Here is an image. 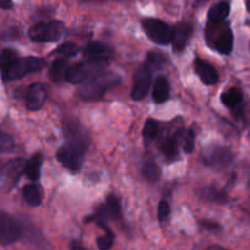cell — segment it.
I'll return each mask as SVG.
<instances>
[{"mask_svg":"<svg viewBox=\"0 0 250 250\" xmlns=\"http://www.w3.org/2000/svg\"><path fill=\"white\" fill-rule=\"evenodd\" d=\"M208 250H228V249L221 247V245H211V247L208 248Z\"/></svg>","mask_w":250,"mask_h":250,"instance_id":"obj_37","label":"cell"},{"mask_svg":"<svg viewBox=\"0 0 250 250\" xmlns=\"http://www.w3.org/2000/svg\"><path fill=\"white\" fill-rule=\"evenodd\" d=\"M120 83V76L112 71H102L95 78L85 81L79 87L78 93L85 101H100L107 91Z\"/></svg>","mask_w":250,"mask_h":250,"instance_id":"obj_1","label":"cell"},{"mask_svg":"<svg viewBox=\"0 0 250 250\" xmlns=\"http://www.w3.org/2000/svg\"><path fill=\"white\" fill-rule=\"evenodd\" d=\"M152 81V68L145 62L138 69L134 78L133 90H131V98L135 101H141L147 96Z\"/></svg>","mask_w":250,"mask_h":250,"instance_id":"obj_12","label":"cell"},{"mask_svg":"<svg viewBox=\"0 0 250 250\" xmlns=\"http://www.w3.org/2000/svg\"><path fill=\"white\" fill-rule=\"evenodd\" d=\"M18 58L19 57L15 50L10 49V48H6V49H3L0 52V74H1V78L10 70Z\"/></svg>","mask_w":250,"mask_h":250,"instance_id":"obj_24","label":"cell"},{"mask_svg":"<svg viewBox=\"0 0 250 250\" xmlns=\"http://www.w3.org/2000/svg\"><path fill=\"white\" fill-rule=\"evenodd\" d=\"M43 165V155L41 152L35 153L28 161H26L25 174L30 180H38L41 177V169Z\"/></svg>","mask_w":250,"mask_h":250,"instance_id":"obj_18","label":"cell"},{"mask_svg":"<svg viewBox=\"0 0 250 250\" xmlns=\"http://www.w3.org/2000/svg\"><path fill=\"white\" fill-rule=\"evenodd\" d=\"M45 66H47V60L43 59V58H18L10 68V70L3 76V80H19V79L25 78L28 74L37 73V71L42 70Z\"/></svg>","mask_w":250,"mask_h":250,"instance_id":"obj_5","label":"cell"},{"mask_svg":"<svg viewBox=\"0 0 250 250\" xmlns=\"http://www.w3.org/2000/svg\"><path fill=\"white\" fill-rule=\"evenodd\" d=\"M14 148V140L9 134L0 130V153L10 152Z\"/></svg>","mask_w":250,"mask_h":250,"instance_id":"obj_31","label":"cell"},{"mask_svg":"<svg viewBox=\"0 0 250 250\" xmlns=\"http://www.w3.org/2000/svg\"><path fill=\"white\" fill-rule=\"evenodd\" d=\"M71 250H87V249H86L85 247H83L79 242L74 240V242L71 243Z\"/></svg>","mask_w":250,"mask_h":250,"instance_id":"obj_36","label":"cell"},{"mask_svg":"<svg viewBox=\"0 0 250 250\" xmlns=\"http://www.w3.org/2000/svg\"><path fill=\"white\" fill-rule=\"evenodd\" d=\"M191 35H193V27L190 23L187 22H179L172 28V42L173 50L177 53L184 50L185 45H187L188 41L190 40Z\"/></svg>","mask_w":250,"mask_h":250,"instance_id":"obj_15","label":"cell"},{"mask_svg":"<svg viewBox=\"0 0 250 250\" xmlns=\"http://www.w3.org/2000/svg\"><path fill=\"white\" fill-rule=\"evenodd\" d=\"M249 187H250V174H249Z\"/></svg>","mask_w":250,"mask_h":250,"instance_id":"obj_40","label":"cell"},{"mask_svg":"<svg viewBox=\"0 0 250 250\" xmlns=\"http://www.w3.org/2000/svg\"><path fill=\"white\" fill-rule=\"evenodd\" d=\"M79 47L74 42H65L60 44L57 49L53 52V54L62 55V57H75L79 53Z\"/></svg>","mask_w":250,"mask_h":250,"instance_id":"obj_28","label":"cell"},{"mask_svg":"<svg viewBox=\"0 0 250 250\" xmlns=\"http://www.w3.org/2000/svg\"><path fill=\"white\" fill-rule=\"evenodd\" d=\"M158 133H160V125L158 122H156L155 119H147L144 125L143 130V138H144V145L150 146L152 141H155V139L157 138Z\"/></svg>","mask_w":250,"mask_h":250,"instance_id":"obj_23","label":"cell"},{"mask_svg":"<svg viewBox=\"0 0 250 250\" xmlns=\"http://www.w3.org/2000/svg\"><path fill=\"white\" fill-rule=\"evenodd\" d=\"M114 244V233L105 232L104 235L97 238V245L100 250H110V248Z\"/></svg>","mask_w":250,"mask_h":250,"instance_id":"obj_30","label":"cell"},{"mask_svg":"<svg viewBox=\"0 0 250 250\" xmlns=\"http://www.w3.org/2000/svg\"><path fill=\"white\" fill-rule=\"evenodd\" d=\"M143 174L150 183H157L161 177V170L157 163L152 160H148L144 163Z\"/></svg>","mask_w":250,"mask_h":250,"instance_id":"obj_27","label":"cell"},{"mask_svg":"<svg viewBox=\"0 0 250 250\" xmlns=\"http://www.w3.org/2000/svg\"><path fill=\"white\" fill-rule=\"evenodd\" d=\"M230 13V4L228 1H220L208 10V22H223Z\"/></svg>","mask_w":250,"mask_h":250,"instance_id":"obj_20","label":"cell"},{"mask_svg":"<svg viewBox=\"0 0 250 250\" xmlns=\"http://www.w3.org/2000/svg\"><path fill=\"white\" fill-rule=\"evenodd\" d=\"M108 62H97V60L87 59L86 62H81L76 65L70 66L66 75V81L75 85H81L85 81L95 78L96 75L105 70Z\"/></svg>","mask_w":250,"mask_h":250,"instance_id":"obj_3","label":"cell"},{"mask_svg":"<svg viewBox=\"0 0 250 250\" xmlns=\"http://www.w3.org/2000/svg\"><path fill=\"white\" fill-rule=\"evenodd\" d=\"M221 102L229 109H235L243 102V93L238 87H232L221 95Z\"/></svg>","mask_w":250,"mask_h":250,"instance_id":"obj_21","label":"cell"},{"mask_svg":"<svg viewBox=\"0 0 250 250\" xmlns=\"http://www.w3.org/2000/svg\"><path fill=\"white\" fill-rule=\"evenodd\" d=\"M22 196L23 199H25L26 203L30 206H40L41 201H42L40 189H38L37 185L35 184L25 185L22 189Z\"/></svg>","mask_w":250,"mask_h":250,"instance_id":"obj_25","label":"cell"},{"mask_svg":"<svg viewBox=\"0 0 250 250\" xmlns=\"http://www.w3.org/2000/svg\"><path fill=\"white\" fill-rule=\"evenodd\" d=\"M205 33L208 44L212 49L225 55L232 53L234 37L229 26L225 22H208Z\"/></svg>","mask_w":250,"mask_h":250,"instance_id":"obj_2","label":"cell"},{"mask_svg":"<svg viewBox=\"0 0 250 250\" xmlns=\"http://www.w3.org/2000/svg\"><path fill=\"white\" fill-rule=\"evenodd\" d=\"M201 196L203 199H205L206 201H210V203H216V204H225L227 201V195H226L223 191L218 190L213 187H208L203 189L201 191Z\"/></svg>","mask_w":250,"mask_h":250,"instance_id":"obj_26","label":"cell"},{"mask_svg":"<svg viewBox=\"0 0 250 250\" xmlns=\"http://www.w3.org/2000/svg\"><path fill=\"white\" fill-rule=\"evenodd\" d=\"M204 163L213 169L222 170L229 167L234 160V155L228 148L222 146H210L203 152Z\"/></svg>","mask_w":250,"mask_h":250,"instance_id":"obj_8","label":"cell"},{"mask_svg":"<svg viewBox=\"0 0 250 250\" xmlns=\"http://www.w3.org/2000/svg\"><path fill=\"white\" fill-rule=\"evenodd\" d=\"M247 9H248V11L250 13V0H247Z\"/></svg>","mask_w":250,"mask_h":250,"instance_id":"obj_39","label":"cell"},{"mask_svg":"<svg viewBox=\"0 0 250 250\" xmlns=\"http://www.w3.org/2000/svg\"><path fill=\"white\" fill-rule=\"evenodd\" d=\"M83 54L90 60L109 62L113 57V50L105 43L100 42V41H91L83 48Z\"/></svg>","mask_w":250,"mask_h":250,"instance_id":"obj_14","label":"cell"},{"mask_svg":"<svg viewBox=\"0 0 250 250\" xmlns=\"http://www.w3.org/2000/svg\"><path fill=\"white\" fill-rule=\"evenodd\" d=\"M201 227L205 228V229H208V230H215V229H221V226L218 225V223L216 222H211V221H203V222L200 223Z\"/></svg>","mask_w":250,"mask_h":250,"instance_id":"obj_34","label":"cell"},{"mask_svg":"<svg viewBox=\"0 0 250 250\" xmlns=\"http://www.w3.org/2000/svg\"><path fill=\"white\" fill-rule=\"evenodd\" d=\"M22 237V229L15 218L0 212V245H10Z\"/></svg>","mask_w":250,"mask_h":250,"instance_id":"obj_11","label":"cell"},{"mask_svg":"<svg viewBox=\"0 0 250 250\" xmlns=\"http://www.w3.org/2000/svg\"><path fill=\"white\" fill-rule=\"evenodd\" d=\"M170 93V86L169 81L166 76L161 75L156 79L155 86H153L152 91V98L156 103H163L169 98Z\"/></svg>","mask_w":250,"mask_h":250,"instance_id":"obj_17","label":"cell"},{"mask_svg":"<svg viewBox=\"0 0 250 250\" xmlns=\"http://www.w3.org/2000/svg\"><path fill=\"white\" fill-rule=\"evenodd\" d=\"M13 8V0H0V9L9 10Z\"/></svg>","mask_w":250,"mask_h":250,"instance_id":"obj_35","label":"cell"},{"mask_svg":"<svg viewBox=\"0 0 250 250\" xmlns=\"http://www.w3.org/2000/svg\"><path fill=\"white\" fill-rule=\"evenodd\" d=\"M206 1H208V0H198V1H196V5H201V4H205Z\"/></svg>","mask_w":250,"mask_h":250,"instance_id":"obj_38","label":"cell"},{"mask_svg":"<svg viewBox=\"0 0 250 250\" xmlns=\"http://www.w3.org/2000/svg\"><path fill=\"white\" fill-rule=\"evenodd\" d=\"M66 27L62 21L38 22L30 28L28 36L35 42H55L64 37Z\"/></svg>","mask_w":250,"mask_h":250,"instance_id":"obj_4","label":"cell"},{"mask_svg":"<svg viewBox=\"0 0 250 250\" xmlns=\"http://www.w3.org/2000/svg\"><path fill=\"white\" fill-rule=\"evenodd\" d=\"M170 213V208L169 204L166 200H161L160 204H158V221L160 222H163L168 218Z\"/></svg>","mask_w":250,"mask_h":250,"instance_id":"obj_33","label":"cell"},{"mask_svg":"<svg viewBox=\"0 0 250 250\" xmlns=\"http://www.w3.org/2000/svg\"><path fill=\"white\" fill-rule=\"evenodd\" d=\"M120 212H122V206L119 199L114 195H109L104 204H102L92 215L85 218V222H95L97 225L107 223L108 220L119 218Z\"/></svg>","mask_w":250,"mask_h":250,"instance_id":"obj_9","label":"cell"},{"mask_svg":"<svg viewBox=\"0 0 250 250\" xmlns=\"http://www.w3.org/2000/svg\"><path fill=\"white\" fill-rule=\"evenodd\" d=\"M26 161L23 158L10 160L0 172V184L6 190H11L20 180L22 173H25Z\"/></svg>","mask_w":250,"mask_h":250,"instance_id":"obj_10","label":"cell"},{"mask_svg":"<svg viewBox=\"0 0 250 250\" xmlns=\"http://www.w3.org/2000/svg\"><path fill=\"white\" fill-rule=\"evenodd\" d=\"M69 64L65 59L59 58V59H55L52 62L49 69V75L50 79L55 83H62V81L66 80V75H68L69 71Z\"/></svg>","mask_w":250,"mask_h":250,"instance_id":"obj_19","label":"cell"},{"mask_svg":"<svg viewBox=\"0 0 250 250\" xmlns=\"http://www.w3.org/2000/svg\"><path fill=\"white\" fill-rule=\"evenodd\" d=\"M182 134V130L177 131L174 135L168 136L165 141L161 145V151H162L163 155L166 156L169 160H174L178 155V140H179V136Z\"/></svg>","mask_w":250,"mask_h":250,"instance_id":"obj_22","label":"cell"},{"mask_svg":"<svg viewBox=\"0 0 250 250\" xmlns=\"http://www.w3.org/2000/svg\"><path fill=\"white\" fill-rule=\"evenodd\" d=\"M87 147L75 145L73 143L66 141L62 146H60L57 151V160L62 163V166L68 169L76 172L83 166V160H85V153Z\"/></svg>","mask_w":250,"mask_h":250,"instance_id":"obj_6","label":"cell"},{"mask_svg":"<svg viewBox=\"0 0 250 250\" xmlns=\"http://www.w3.org/2000/svg\"><path fill=\"white\" fill-rule=\"evenodd\" d=\"M143 28L147 37L153 43L160 45H167L172 40V28L162 20L158 19H144Z\"/></svg>","mask_w":250,"mask_h":250,"instance_id":"obj_7","label":"cell"},{"mask_svg":"<svg viewBox=\"0 0 250 250\" xmlns=\"http://www.w3.org/2000/svg\"><path fill=\"white\" fill-rule=\"evenodd\" d=\"M48 97V90L44 83H36L28 87L26 93V107L28 110H38L44 105Z\"/></svg>","mask_w":250,"mask_h":250,"instance_id":"obj_13","label":"cell"},{"mask_svg":"<svg viewBox=\"0 0 250 250\" xmlns=\"http://www.w3.org/2000/svg\"><path fill=\"white\" fill-rule=\"evenodd\" d=\"M195 148V131L193 129H189V130L185 133L184 140H183V150L185 153H191Z\"/></svg>","mask_w":250,"mask_h":250,"instance_id":"obj_29","label":"cell"},{"mask_svg":"<svg viewBox=\"0 0 250 250\" xmlns=\"http://www.w3.org/2000/svg\"><path fill=\"white\" fill-rule=\"evenodd\" d=\"M194 70H195L196 75L201 80V83H205L208 86H212L217 83L218 81V73L213 65H211L210 62L206 60L196 58L194 62Z\"/></svg>","mask_w":250,"mask_h":250,"instance_id":"obj_16","label":"cell"},{"mask_svg":"<svg viewBox=\"0 0 250 250\" xmlns=\"http://www.w3.org/2000/svg\"><path fill=\"white\" fill-rule=\"evenodd\" d=\"M166 58L165 55L161 54V53L157 52H150L147 54V64L153 69V66L156 68H162V65H165Z\"/></svg>","mask_w":250,"mask_h":250,"instance_id":"obj_32","label":"cell"}]
</instances>
